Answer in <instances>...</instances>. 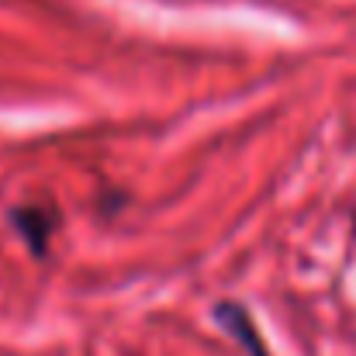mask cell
I'll return each instance as SVG.
<instances>
[{"label": "cell", "mask_w": 356, "mask_h": 356, "mask_svg": "<svg viewBox=\"0 0 356 356\" xmlns=\"http://www.w3.org/2000/svg\"><path fill=\"white\" fill-rule=\"evenodd\" d=\"M218 318L225 322V329H229V332H236V339L249 350V356H263V343H259V336L249 329V318L242 315V308H236V305L218 308Z\"/></svg>", "instance_id": "obj_2"}, {"label": "cell", "mask_w": 356, "mask_h": 356, "mask_svg": "<svg viewBox=\"0 0 356 356\" xmlns=\"http://www.w3.org/2000/svg\"><path fill=\"white\" fill-rule=\"evenodd\" d=\"M14 225H17L21 236L28 238L31 249H42L49 232H52V222H49L42 211H31V208H17V211H14Z\"/></svg>", "instance_id": "obj_1"}]
</instances>
